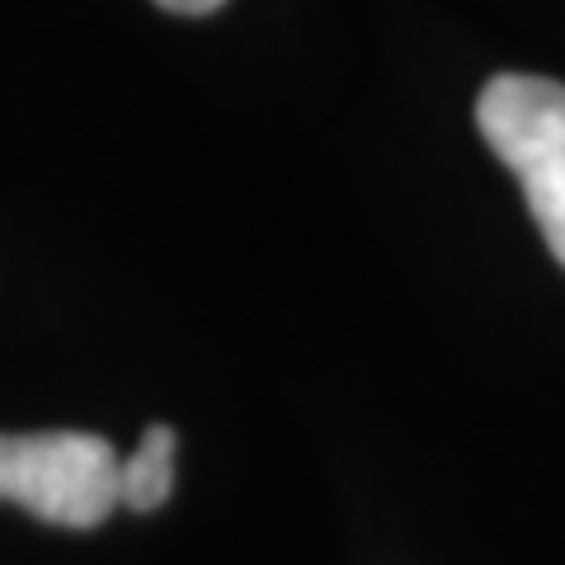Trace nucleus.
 I'll return each mask as SVG.
<instances>
[{
	"instance_id": "1",
	"label": "nucleus",
	"mask_w": 565,
	"mask_h": 565,
	"mask_svg": "<svg viewBox=\"0 0 565 565\" xmlns=\"http://www.w3.org/2000/svg\"><path fill=\"white\" fill-rule=\"evenodd\" d=\"M476 128L519 180L546 250L565 269V85L504 71L476 99Z\"/></svg>"
},
{
	"instance_id": "2",
	"label": "nucleus",
	"mask_w": 565,
	"mask_h": 565,
	"mask_svg": "<svg viewBox=\"0 0 565 565\" xmlns=\"http://www.w3.org/2000/svg\"><path fill=\"white\" fill-rule=\"evenodd\" d=\"M0 500L57 527H99L122 504V457L76 429L0 434Z\"/></svg>"
},
{
	"instance_id": "3",
	"label": "nucleus",
	"mask_w": 565,
	"mask_h": 565,
	"mask_svg": "<svg viewBox=\"0 0 565 565\" xmlns=\"http://www.w3.org/2000/svg\"><path fill=\"white\" fill-rule=\"evenodd\" d=\"M174 490V429L170 424H147L132 457H122V504L137 514L161 509Z\"/></svg>"
},
{
	"instance_id": "4",
	"label": "nucleus",
	"mask_w": 565,
	"mask_h": 565,
	"mask_svg": "<svg viewBox=\"0 0 565 565\" xmlns=\"http://www.w3.org/2000/svg\"><path fill=\"white\" fill-rule=\"evenodd\" d=\"M161 10L170 14H189V20H199V14H212V10H222L226 0H156Z\"/></svg>"
}]
</instances>
